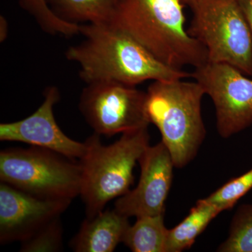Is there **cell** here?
Segmentation results:
<instances>
[{"label": "cell", "mask_w": 252, "mask_h": 252, "mask_svg": "<svg viewBox=\"0 0 252 252\" xmlns=\"http://www.w3.org/2000/svg\"><path fill=\"white\" fill-rule=\"evenodd\" d=\"M84 40L69 46L66 59L77 63L86 84L117 81L136 86L149 80L170 81L191 77L159 61L130 34L112 22L80 25Z\"/></svg>", "instance_id": "1"}, {"label": "cell", "mask_w": 252, "mask_h": 252, "mask_svg": "<svg viewBox=\"0 0 252 252\" xmlns=\"http://www.w3.org/2000/svg\"><path fill=\"white\" fill-rule=\"evenodd\" d=\"M182 0H119L110 22L156 59L176 69L208 62L207 50L185 27Z\"/></svg>", "instance_id": "2"}, {"label": "cell", "mask_w": 252, "mask_h": 252, "mask_svg": "<svg viewBox=\"0 0 252 252\" xmlns=\"http://www.w3.org/2000/svg\"><path fill=\"white\" fill-rule=\"evenodd\" d=\"M154 81L147 91L146 110L157 126L175 167L193 160L206 136L202 117L205 94L196 81Z\"/></svg>", "instance_id": "3"}, {"label": "cell", "mask_w": 252, "mask_h": 252, "mask_svg": "<svg viewBox=\"0 0 252 252\" xmlns=\"http://www.w3.org/2000/svg\"><path fill=\"white\" fill-rule=\"evenodd\" d=\"M148 127L129 131L110 145H103L94 133L86 141V151L79 159L80 195L85 204L86 218L103 211L113 199L130 190L133 170L149 146Z\"/></svg>", "instance_id": "4"}, {"label": "cell", "mask_w": 252, "mask_h": 252, "mask_svg": "<svg viewBox=\"0 0 252 252\" xmlns=\"http://www.w3.org/2000/svg\"><path fill=\"white\" fill-rule=\"evenodd\" d=\"M190 8L189 34L207 50L208 62L252 77V32L240 0H198Z\"/></svg>", "instance_id": "5"}, {"label": "cell", "mask_w": 252, "mask_h": 252, "mask_svg": "<svg viewBox=\"0 0 252 252\" xmlns=\"http://www.w3.org/2000/svg\"><path fill=\"white\" fill-rule=\"evenodd\" d=\"M53 152L32 147L0 152V180L32 195L47 200H70L80 195L79 162Z\"/></svg>", "instance_id": "6"}, {"label": "cell", "mask_w": 252, "mask_h": 252, "mask_svg": "<svg viewBox=\"0 0 252 252\" xmlns=\"http://www.w3.org/2000/svg\"><path fill=\"white\" fill-rule=\"evenodd\" d=\"M147 93L117 81L86 84L79 108L86 122L99 135L111 137L149 127Z\"/></svg>", "instance_id": "7"}, {"label": "cell", "mask_w": 252, "mask_h": 252, "mask_svg": "<svg viewBox=\"0 0 252 252\" xmlns=\"http://www.w3.org/2000/svg\"><path fill=\"white\" fill-rule=\"evenodd\" d=\"M248 77L225 63L207 62L191 72L213 102L217 130L223 138L252 126V79Z\"/></svg>", "instance_id": "8"}, {"label": "cell", "mask_w": 252, "mask_h": 252, "mask_svg": "<svg viewBox=\"0 0 252 252\" xmlns=\"http://www.w3.org/2000/svg\"><path fill=\"white\" fill-rule=\"evenodd\" d=\"M140 181L136 188L119 197L114 209L127 218L165 214L173 178V160L163 142L148 146L139 159Z\"/></svg>", "instance_id": "9"}, {"label": "cell", "mask_w": 252, "mask_h": 252, "mask_svg": "<svg viewBox=\"0 0 252 252\" xmlns=\"http://www.w3.org/2000/svg\"><path fill=\"white\" fill-rule=\"evenodd\" d=\"M71 202L37 198L1 182L0 243L26 241L61 217Z\"/></svg>", "instance_id": "10"}, {"label": "cell", "mask_w": 252, "mask_h": 252, "mask_svg": "<svg viewBox=\"0 0 252 252\" xmlns=\"http://www.w3.org/2000/svg\"><path fill=\"white\" fill-rule=\"evenodd\" d=\"M44 97L40 107L29 117L0 124V140L24 142L49 149L71 160L81 159L86 153V142L81 143L66 135L55 119L54 106L61 99L59 89L48 86Z\"/></svg>", "instance_id": "11"}, {"label": "cell", "mask_w": 252, "mask_h": 252, "mask_svg": "<svg viewBox=\"0 0 252 252\" xmlns=\"http://www.w3.org/2000/svg\"><path fill=\"white\" fill-rule=\"evenodd\" d=\"M127 217L115 210L99 212L93 218H86L71 241L76 252H112L123 243L130 226Z\"/></svg>", "instance_id": "12"}, {"label": "cell", "mask_w": 252, "mask_h": 252, "mask_svg": "<svg viewBox=\"0 0 252 252\" xmlns=\"http://www.w3.org/2000/svg\"><path fill=\"white\" fill-rule=\"evenodd\" d=\"M119 0H46L53 13L71 24L110 22Z\"/></svg>", "instance_id": "13"}, {"label": "cell", "mask_w": 252, "mask_h": 252, "mask_svg": "<svg viewBox=\"0 0 252 252\" xmlns=\"http://www.w3.org/2000/svg\"><path fill=\"white\" fill-rule=\"evenodd\" d=\"M223 210L205 199L197 202L185 220L167 233L166 252H181L190 248L199 235L206 229Z\"/></svg>", "instance_id": "14"}, {"label": "cell", "mask_w": 252, "mask_h": 252, "mask_svg": "<svg viewBox=\"0 0 252 252\" xmlns=\"http://www.w3.org/2000/svg\"><path fill=\"white\" fill-rule=\"evenodd\" d=\"M168 230L164 215L138 217L127 228L123 243L134 252H166Z\"/></svg>", "instance_id": "15"}, {"label": "cell", "mask_w": 252, "mask_h": 252, "mask_svg": "<svg viewBox=\"0 0 252 252\" xmlns=\"http://www.w3.org/2000/svg\"><path fill=\"white\" fill-rule=\"evenodd\" d=\"M20 7L34 18L39 28L51 36L79 35V26L64 22L53 13L46 0H18Z\"/></svg>", "instance_id": "16"}, {"label": "cell", "mask_w": 252, "mask_h": 252, "mask_svg": "<svg viewBox=\"0 0 252 252\" xmlns=\"http://www.w3.org/2000/svg\"><path fill=\"white\" fill-rule=\"evenodd\" d=\"M217 251L252 252V204L238 207L232 220L229 235Z\"/></svg>", "instance_id": "17"}, {"label": "cell", "mask_w": 252, "mask_h": 252, "mask_svg": "<svg viewBox=\"0 0 252 252\" xmlns=\"http://www.w3.org/2000/svg\"><path fill=\"white\" fill-rule=\"evenodd\" d=\"M252 189V169L244 175L233 179L205 199L208 203L220 207L223 211L230 210L240 198Z\"/></svg>", "instance_id": "18"}, {"label": "cell", "mask_w": 252, "mask_h": 252, "mask_svg": "<svg viewBox=\"0 0 252 252\" xmlns=\"http://www.w3.org/2000/svg\"><path fill=\"white\" fill-rule=\"evenodd\" d=\"M63 229L59 218L50 222L21 243V252H58L62 248Z\"/></svg>", "instance_id": "19"}, {"label": "cell", "mask_w": 252, "mask_h": 252, "mask_svg": "<svg viewBox=\"0 0 252 252\" xmlns=\"http://www.w3.org/2000/svg\"><path fill=\"white\" fill-rule=\"evenodd\" d=\"M240 3L252 32V0H240Z\"/></svg>", "instance_id": "20"}, {"label": "cell", "mask_w": 252, "mask_h": 252, "mask_svg": "<svg viewBox=\"0 0 252 252\" xmlns=\"http://www.w3.org/2000/svg\"><path fill=\"white\" fill-rule=\"evenodd\" d=\"M9 33V24L4 16H0V41H5Z\"/></svg>", "instance_id": "21"}, {"label": "cell", "mask_w": 252, "mask_h": 252, "mask_svg": "<svg viewBox=\"0 0 252 252\" xmlns=\"http://www.w3.org/2000/svg\"><path fill=\"white\" fill-rule=\"evenodd\" d=\"M182 2L185 4V6H188L189 7H190L192 5L195 4V3L197 1H198V0H182Z\"/></svg>", "instance_id": "22"}]
</instances>
